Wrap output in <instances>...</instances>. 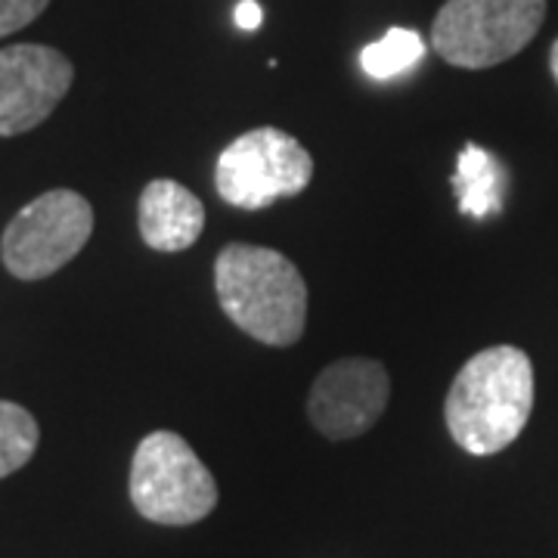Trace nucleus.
<instances>
[{"label": "nucleus", "instance_id": "obj_1", "mask_svg": "<svg viewBox=\"0 0 558 558\" xmlns=\"http://www.w3.org/2000/svg\"><path fill=\"white\" fill-rule=\"evenodd\" d=\"M534 410V363L497 344L462 363L444 400L450 438L472 457H494L519 440Z\"/></svg>", "mask_w": 558, "mask_h": 558}, {"label": "nucleus", "instance_id": "obj_2", "mask_svg": "<svg viewBox=\"0 0 558 558\" xmlns=\"http://www.w3.org/2000/svg\"><path fill=\"white\" fill-rule=\"evenodd\" d=\"M220 311L233 326L270 348H289L304 336L307 286L301 270L274 248L230 242L215 260Z\"/></svg>", "mask_w": 558, "mask_h": 558}, {"label": "nucleus", "instance_id": "obj_3", "mask_svg": "<svg viewBox=\"0 0 558 558\" xmlns=\"http://www.w3.org/2000/svg\"><path fill=\"white\" fill-rule=\"evenodd\" d=\"M128 490L143 519L168 527L196 524L218 506V481L178 432H153L140 440Z\"/></svg>", "mask_w": 558, "mask_h": 558}, {"label": "nucleus", "instance_id": "obj_4", "mask_svg": "<svg viewBox=\"0 0 558 558\" xmlns=\"http://www.w3.org/2000/svg\"><path fill=\"white\" fill-rule=\"evenodd\" d=\"M546 0H447L432 25V47L457 69H494L537 38Z\"/></svg>", "mask_w": 558, "mask_h": 558}, {"label": "nucleus", "instance_id": "obj_5", "mask_svg": "<svg viewBox=\"0 0 558 558\" xmlns=\"http://www.w3.org/2000/svg\"><path fill=\"white\" fill-rule=\"evenodd\" d=\"M311 178V153L279 128H255L240 134L220 153L215 168L218 196L242 211H258L270 202L299 196Z\"/></svg>", "mask_w": 558, "mask_h": 558}, {"label": "nucleus", "instance_id": "obj_6", "mask_svg": "<svg viewBox=\"0 0 558 558\" xmlns=\"http://www.w3.org/2000/svg\"><path fill=\"white\" fill-rule=\"evenodd\" d=\"M94 233V208L75 190H50L7 223L0 240L3 267L16 279L53 277Z\"/></svg>", "mask_w": 558, "mask_h": 558}, {"label": "nucleus", "instance_id": "obj_7", "mask_svg": "<svg viewBox=\"0 0 558 558\" xmlns=\"http://www.w3.org/2000/svg\"><path fill=\"white\" fill-rule=\"evenodd\" d=\"M391 400V376L379 360L344 357L319 373L307 395V418L323 438L366 435Z\"/></svg>", "mask_w": 558, "mask_h": 558}, {"label": "nucleus", "instance_id": "obj_8", "mask_svg": "<svg viewBox=\"0 0 558 558\" xmlns=\"http://www.w3.org/2000/svg\"><path fill=\"white\" fill-rule=\"evenodd\" d=\"M75 81L72 62L44 44H13L0 50V137H16L60 106Z\"/></svg>", "mask_w": 558, "mask_h": 558}, {"label": "nucleus", "instance_id": "obj_9", "mask_svg": "<svg viewBox=\"0 0 558 558\" xmlns=\"http://www.w3.org/2000/svg\"><path fill=\"white\" fill-rule=\"evenodd\" d=\"M140 236L156 252H183L205 230V205L178 180H149L137 205Z\"/></svg>", "mask_w": 558, "mask_h": 558}, {"label": "nucleus", "instance_id": "obj_10", "mask_svg": "<svg viewBox=\"0 0 558 558\" xmlns=\"http://www.w3.org/2000/svg\"><path fill=\"white\" fill-rule=\"evenodd\" d=\"M450 186L457 193L462 215L487 218L502 208V168L487 149H481L478 143L462 146Z\"/></svg>", "mask_w": 558, "mask_h": 558}, {"label": "nucleus", "instance_id": "obj_11", "mask_svg": "<svg viewBox=\"0 0 558 558\" xmlns=\"http://www.w3.org/2000/svg\"><path fill=\"white\" fill-rule=\"evenodd\" d=\"M425 57V40L418 38L410 28H391L388 35L369 47H363L360 65L369 78L391 81L403 75L407 69H413Z\"/></svg>", "mask_w": 558, "mask_h": 558}, {"label": "nucleus", "instance_id": "obj_12", "mask_svg": "<svg viewBox=\"0 0 558 558\" xmlns=\"http://www.w3.org/2000/svg\"><path fill=\"white\" fill-rule=\"evenodd\" d=\"M38 440L40 428L35 416L20 403L0 400V478L20 472L35 457Z\"/></svg>", "mask_w": 558, "mask_h": 558}, {"label": "nucleus", "instance_id": "obj_13", "mask_svg": "<svg viewBox=\"0 0 558 558\" xmlns=\"http://www.w3.org/2000/svg\"><path fill=\"white\" fill-rule=\"evenodd\" d=\"M50 0H0V38L16 35L38 20Z\"/></svg>", "mask_w": 558, "mask_h": 558}, {"label": "nucleus", "instance_id": "obj_14", "mask_svg": "<svg viewBox=\"0 0 558 558\" xmlns=\"http://www.w3.org/2000/svg\"><path fill=\"white\" fill-rule=\"evenodd\" d=\"M260 22H264V10H260L258 0H240L236 3V25L242 32H258Z\"/></svg>", "mask_w": 558, "mask_h": 558}, {"label": "nucleus", "instance_id": "obj_15", "mask_svg": "<svg viewBox=\"0 0 558 558\" xmlns=\"http://www.w3.org/2000/svg\"><path fill=\"white\" fill-rule=\"evenodd\" d=\"M549 69H553V78L558 84V40L553 44V50H549Z\"/></svg>", "mask_w": 558, "mask_h": 558}]
</instances>
